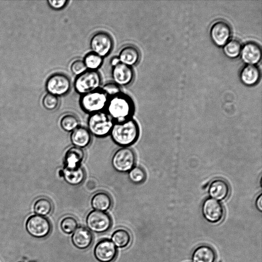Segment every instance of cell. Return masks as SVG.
I'll return each instance as SVG.
<instances>
[{
  "label": "cell",
  "instance_id": "6da1fadb",
  "mask_svg": "<svg viewBox=\"0 0 262 262\" xmlns=\"http://www.w3.org/2000/svg\"><path fill=\"white\" fill-rule=\"evenodd\" d=\"M105 109L110 118L114 122L119 123L132 118L134 104L131 98L121 93L108 98Z\"/></svg>",
  "mask_w": 262,
  "mask_h": 262
},
{
  "label": "cell",
  "instance_id": "7a4b0ae2",
  "mask_svg": "<svg viewBox=\"0 0 262 262\" xmlns=\"http://www.w3.org/2000/svg\"><path fill=\"white\" fill-rule=\"evenodd\" d=\"M139 133L137 123L130 118L124 122H114L110 134L115 144L121 147H128L136 142Z\"/></svg>",
  "mask_w": 262,
  "mask_h": 262
},
{
  "label": "cell",
  "instance_id": "3957f363",
  "mask_svg": "<svg viewBox=\"0 0 262 262\" xmlns=\"http://www.w3.org/2000/svg\"><path fill=\"white\" fill-rule=\"evenodd\" d=\"M114 122L103 111L91 114L88 119V129L96 137L103 138L110 134Z\"/></svg>",
  "mask_w": 262,
  "mask_h": 262
},
{
  "label": "cell",
  "instance_id": "277c9868",
  "mask_svg": "<svg viewBox=\"0 0 262 262\" xmlns=\"http://www.w3.org/2000/svg\"><path fill=\"white\" fill-rule=\"evenodd\" d=\"M101 77L97 71L86 70L77 76L74 82L75 91L82 95L100 89Z\"/></svg>",
  "mask_w": 262,
  "mask_h": 262
},
{
  "label": "cell",
  "instance_id": "5b68a950",
  "mask_svg": "<svg viewBox=\"0 0 262 262\" xmlns=\"http://www.w3.org/2000/svg\"><path fill=\"white\" fill-rule=\"evenodd\" d=\"M108 100L107 96L99 89L81 95L79 103L84 112L91 114L103 111Z\"/></svg>",
  "mask_w": 262,
  "mask_h": 262
},
{
  "label": "cell",
  "instance_id": "8992f818",
  "mask_svg": "<svg viewBox=\"0 0 262 262\" xmlns=\"http://www.w3.org/2000/svg\"><path fill=\"white\" fill-rule=\"evenodd\" d=\"M136 161L134 151L128 147H121L113 154L111 163L115 170L126 173L135 166Z\"/></svg>",
  "mask_w": 262,
  "mask_h": 262
},
{
  "label": "cell",
  "instance_id": "52a82bcc",
  "mask_svg": "<svg viewBox=\"0 0 262 262\" xmlns=\"http://www.w3.org/2000/svg\"><path fill=\"white\" fill-rule=\"evenodd\" d=\"M85 223L90 231L97 233H103L110 229L112 221L111 216L107 213L93 210L86 215Z\"/></svg>",
  "mask_w": 262,
  "mask_h": 262
},
{
  "label": "cell",
  "instance_id": "ba28073f",
  "mask_svg": "<svg viewBox=\"0 0 262 262\" xmlns=\"http://www.w3.org/2000/svg\"><path fill=\"white\" fill-rule=\"evenodd\" d=\"M71 83L69 78L62 73H55L50 76L46 83L48 93L57 97L67 94L70 90Z\"/></svg>",
  "mask_w": 262,
  "mask_h": 262
},
{
  "label": "cell",
  "instance_id": "9c48e42d",
  "mask_svg": "<svg viewBox=\"0 0 262 262\" xmlns=\"http://www.w3.org/2000/svg\"><path fill=\"white\" fill-rule=\"evenodd\" d=\"M28 232L36 238H43L47 236L51 231L50 221L45 217L34 215L30 216L26 224Z\"/></svg>",
  "mask_w": 262,
  "mask_h": 262
},
{
  "label": "cell",
  "instance_id": "30bf717a",
  "mask_svg": "<svg viewBox=\"0 0 262 262\" xmlns=\"http://www.w3.org/2000/svg\"><path fill=\"white\" fill-rule=\"evenodd\" d=\"M90 46L92 52L103 58L109 54L113 47L111 36L104 32H98L91 38Z\"/></svg>",
  "mask_w": 262,
  "mask_h": 262
},
{
  "label": "cell",
  "instance_id": "8fae6325",
  "mask_svg": "<svg viewBox=\"0 0 262 262\" xmlns=\"http://www.w3.org/2000/svg\"><path fill=\"white\" fill-rule=\"evenodd\" d=\"M117 254V247L109 239L99 241L94 249L95 258L99 262H112Z\"/></svg>",
  "mask_w": 262,
  "mask_h": 262
},
{
  "label": "cell",
  "instance_id": "7c38bea8",
  "mask_svg": "<svg viewBox=\"0 0 262 262\" xmlns=\"http://www.w3.org/2000/svg\"><path fill=\"white\" fill-rule=\"evenodd\" d=\"M211 38L213 42L219 46H224L229 41L232 29L230 25L226 21L219 20L215 21L210 30Z\"/></svg>",
  "mask_w": 262,
  "mask_h": 262
},
{
  "label": "cell",
  "instance_id": "4fadbf2b",
  "mask_svg": "<svg viewBox=\"0 0 262 262\" xmlns=\"http://www.w3.org/2000/svg\"><path fill=\"white\" fill-rule=\"evenodd\" d=\"M202 211L205 219L211 223L221 221L224 213L222 204L218 201L210 198L204 201Z\"/></svg>",
  "mask_w": 262,
  "mask_h": 262
},
{
  "label": "cell",
  "instance_id": "5bb4252c",
  "mask_svg": "<svg viewBox=\"0 0 262 262\" xmlns=\"http://www.w3.org/2000/svg\"><path fill=\"white\" fill-rule=\"evenodd\" d=\"M112 76L114 82L120 87L128 85L132 82L134 73L131 67L120 62L113 67Z\"/></svg>",
  "mask_w": 262,
  "mask_h": 262
},
{
  "label": "cell",
  "instance_id": "9a60e30c",
  "mask_svg": "<svg viewBox=\"0 0 262 262\" xmlns=\"http://www.w3.org/2000/svg\"><path fill=\"white\" fill-rule=\"evenodd\" d=\"M242 60L248 64L258 63L261 57V50L260 46L255 42H246L241 49Z\"/></svg>",
  "mask_w": 262,
  "mask_h": 262
},
{
  "label": "cell",
  "instance_id": "2e32d148",
  "mask_svg": "<svg viewBox=\"0 0 262 262\" xmlns=\"http://www.w3.org/2000/svg\"><path fill=\"white\" fill-rule=\"evenodd\" d=\"M71 239L76 248L80 250H85L92 245L93 236L89 229L80 226L78 227L73 232Z\"/></svg>",
  "mask_w": 262,
  "mask_h": 262
},
{
  "label": "cell",
  "instance_id": "e0dca14e",
  "mask_svg": "<svg viewBox=\"0 0 262 262\" xmlns=\"http://www.w3.org/2000/svg\"><path fill=\"white\" fill-rule=\"evenodd\" d=\"M229 191L228 183L222 179H214L209 184L208 193L212 199L215 200L222 201L226 199Z\"/></svg>",
  "mask_w": 262,
  "mask_h": 262
},
{
  "label": "cell",
  "instance_id": "ac0fdd59",
  "mask_svg": "<svg viewBox=\"0 0 262 262\" xmlns=\"http://www.w3.org/2000/svg\"><path fill=\"white\" fill-rule=\"evenodd\" d=\"M85 156L83 149L72 146L65 152L64 157V168L75 169L80 166Z\"/></svg>",
  "mask_w": 262,
  "mask_h": 262
},
{
  "label": "cell",
  "instance_id": "d6986e66",
  "mask_svg": "<svg viewBox=\"0 0 262 262\" xmlns=\"http://www.w3.org/2000/svg\"><path fill=\"white\" fill-rule=\"evenodd\" d=\"M59 176L63 178L68 184L73 186L80 185L84 181L85 177V172L84 169L79 166L75 169L64 168L59 170Z\"/></svg>",
  "mask_w": 262,
  "mask_h": 262
},
{
  "label": "cell",
  "instance_id": "ffe728a7",
  "mask_svg": "<svg viewBox=\"0 0 262 262\" xmlns=\"http://www.w3.org/2000/svg\"><path fill=\"white\" fill-rule=\"evenodd\" d=\"M92 140V135L88 128L78 126L72 132L70 141L74 146L83 148L90 145Z\"/></svg>",
  "mask_w": 262,
  "mask_h": 262
},
{
  "label": "cell",
  "instance_id": "44dd1931",
  "mask_svg": "<svg viewBox=\"0 0 262 262\" xmlns=\"http://www.w3.org/2000/svg\"><path fill=\"white\" fill-rule=\"evenodd\" d=\"M112 203L113 201L111 195L104 191L95 193L91 200V205L93 209L103 212L110 209Z\"/></svg>",
  "mask_w": 262,
  "mask_h": 262
},
{
  "label": "cell",
  "instance_id": "7402d4cb",
  "mask_svg": "<svg viewBox=\"0 0 262 262\" xmlns=\"http://www.w3.org/2000/svg\"><path fill=\"white\" fill-rule=\"evenodd\" d=\"M118 57L121 63L132 67L139 61L140 53L136 47L126 46L120 50Z\"/></svg>",
  "mask_w": 262,
  "mask_h": 262
},
{
  "label": "cell",
  "instance_id": "603a6c76",
  "mask_svg": "<svg viewBox=\"0 0 262 262\" xmlns=\"http://www.w3.org/2000/svg\"><path fill=\"white\" fill-rule=\"evenodd\" d=\"M260 77V71L258 67L248 64L242 70L240 78L242 82L247 85H253L257 83Z\"/></svg>",
  "mask_w": 262,
  "mask_h": 262
},
{
  "label": "cell",
  "instance_id": "cb8c5ba5",
  "mask_svg": "<svg viewBox=\"0 0 262 262\" xmlns=\"http://www.w3.org/2000/svg\"><path fill=\"white\" fill-rule=\"evenodd\" d=\"M215 253L210 247L202 245L196 248L192 254L193 262H214Z\"/></svg>",
  "mask_w": 262,
  "mask_h": 262
},
{
  "label": "cell",
  "instance_id": "d4e9b609",
  "mask_svg": "<svg viewBox=\"0 0 262 262\" xmlns=\"http://www.w3.org/2000/svg\"><path fill=\"white\" fill-rule=\"evenodd\" d=\"M111 241L116 247L124 248L129 245L131 241V235L128 230L120 228L113 233Z\"/></svg>",
  "mask_w": 262,
  "mask_h": 262
},
{
  "label": "cell",
  "instance_id": "484cf974",
  "mask_svg": "<svg viewBox=\"0 0 262 262\" xmlns=\"http://www.w3.org/2000/svg\"><path fill=\"white\" fill-rule=\"evenodd\" d=\"M60 125L65 132H72L79 126V121L75 115L67 114L60 118Z\"/></svg>",
  "mask_w": 262,
  "mask_h": 262
},
{
  "label": "cell",
  "instance_id": "4316f807",
  "mask_svg": "<svg viewBox=\"0 0 262 262\" xmlns=\"http://www.w3.org/2000/svg\"><path fill=\"white\" fill-rule=\"evenodd\" d=\"M52 209V203L47 198H40L35 202L34 205V210L35 213L42 216L49 214Z\"/></svg>",
  "mask_w": 262,
  "mask_h": 262
},
{
  "label": "cell",
  "instance_id": "83f0119b",
  "mask_svg": "<svg viewBox=\"0 0 262 262\" xmlns=\"http://www.w3.org/2000/svg\"><path fill=\"white\" fill-rule=\"evenodd\" d=\"M242 45L236 39H232L224 46L223 51L225 55L229 58L236 57L241 53Z\"/></svg>",
  "mask_w": 262,
  "mask_h": 262
},
{
  "label": "cell",
  "instance_id": "f1b7e54d",
  "mask_svg": "<svg viewBox=\"0 0 262 262\" xmlns=\"http://www.w3.org/2000/svg\"><path fill=\"white\" fill-rule=\"evenodd\" d=\"M83 61L87 70L96 71L102 65L103 58L92 52L86 54Z\"/></svg>",
  "mask_w": 262,
  "mask_h": 262
},
{
  "label": "cell",
  "instance_id": "f546056e",
  "mask_svg": "<svg viewBox=\"0 0 262 262\" xmlns=\"http://www.w3.org/2000/svg\"><path fill=\"white\" fill-rule=\"evenodd\" d=\"M128 177L133 183L140 184L146 180V173L142 167L135 166L128 172Z\"/></svg>",
  "mask_w": 262,
  "mask_h": 262
},
{
  "label": "cell",
  "instance_id": "4dcf8cb0",
  "mask_svg": "<svg viewBox=\"0 0 262 262\" xmlns=\"http://www.w3.org/2000/svg\"><path fill=\"white\" fill-rule=\"evenodd\" d=\"M61 230L66 234L73 233L78 227L77 220L72 216H66L63 217L60 223Z\"/></svg>",
  "mask_w": 262,
  "mask_h": 262
},
{
  "label": "cell",
  "instance_id": "1f68e13d",
  "mask_svg": "<svg viewBox=\"0 0 262 262\" xmlns=\"http://www.w3.org/2000/svg\"><path fill=\"white\" fill-rule=\"evenodd\" d=\"M42 103L45 108L49 111H53L58 107L59 99L58 97L48 93L44 96Z\"/></svg>",
  "mask_w": 262,
  "mask_h": 262
},
{
  "label": "cell",
  "instance_id": "d6a6232c",
  "mask_svg": "<svg viewBox=\"0 0 262 262\" xmlns=\"http://www.w3.org/2000/svg\"><path fill=\"white\" fill-rule=\"evenodd\" d=\"M109 98L118 95L122 93L121 88L114 82L105 84L101 89Z\"/></svg>",
  "mask_w": 262,
  "mask_h": 262
},
{
  "label": "cell",
  "instance_id": "836d02e7",
  "mask_svg": "<svg viewBox=\"0 0 262 262\" xmlns=\"http://www.w3.org/2000/svg\"><path fill=\"white\" fill-rule=\"evenodd\" d=\"M70 69L72 73L77 76L87 70L83 61L80 59L73 61L71 64Z\"/></svg>",
  "mask_w": 262,
  "mask_h": 262
},
{
  "label": "cell",
  "instance_id": "e575fe53",
  "mask_svg": "<svg viewBox=\"0 0 262 262\" xmlns=\"http://www.w3.org/2000/svg\"><path fill=\"white\" fill-rule=\"evenodd\" d=\"M47 2L49 6L55 10L63 9L68 3L67 0H48Z\"/></svg>",
  "mask_w": 262,
  "mask_h": 262
},
{
  "label": "cell",
  "instance_id": "d590c367",
  "mask_svg": "<svg viewBox=\"0 0 262 262\" xmlns=\"http://www.w3.org/2000/svg\"><path fill=\"white\" fill-rule=\"evenodd\" d=\"M255 206L256 208L259 211H262V195L261 193L257 197L255 201Z\"/></svg>",
  "mask_w": 262,
  "mask_h": 262
},
{
  "label": "cell",
  "instance_id": "8d00e7d4",
  "mask_svg": "<svg viewBox=\"0 0 262 262\" xmlns=\"http://www.w3.org/2000/svg\"><path fill=\"white\" fill-rule=\"evenodd\" d=\"M96 186V183L93 180H89L87 184H86V187L89 189L92 190L94 189V188Z\"/></svg>",
  "mask_w": 262,
  "mask_h": 262
},
{
  "label": "cell",
  "instance_id": "74e56055",
  "mask_svg": "<svg viewBox=\"0 0 262 262\" xmlns=\"http://www.w3.org/2000/svg\"><path fill=\"white\" fill-rule=\"evenodd\" d=\"M120 62L118 57H114L111 60V64L112 67L115 66Z\"/></svg>",
  "mask_w": 262,
  "mask_h": 262
}]
</instances>
